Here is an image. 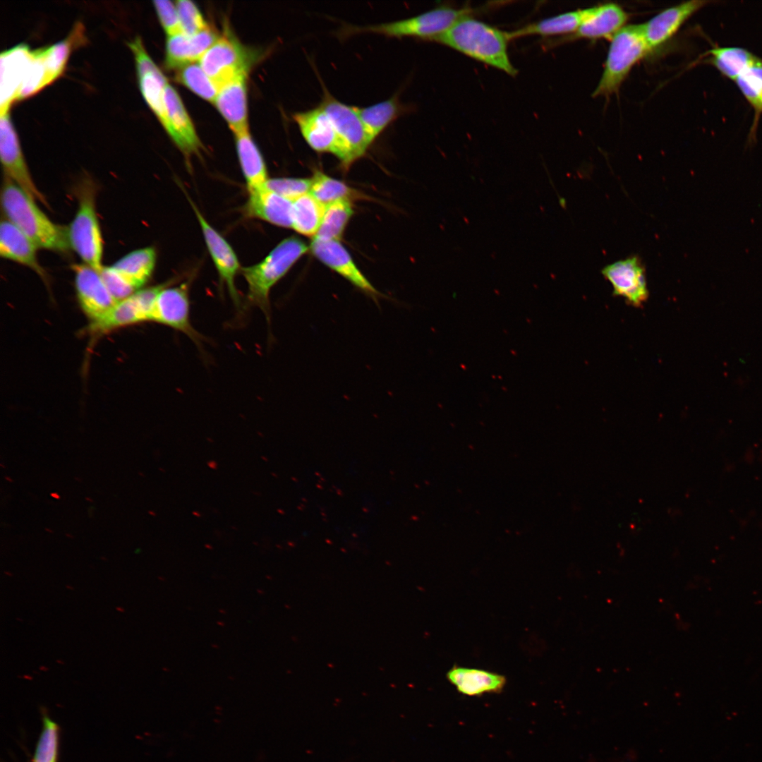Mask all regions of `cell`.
Masks as SVG:
<instances>
[{"instance_id":"obj_30","label":"cell","mask_w":762,"mask_h":762,"mask_svg":"<svg viewBox=\"0 0 762 762\" xmlns=\"http://www.w3.org/2000/svg\"><path fill=\"white\" fill-rule=\"evenodd\" d=\"M754 112L749 135V143L755 139L758 120L762 115V59L744 70L734 81Z\"/></svg>"},{"instance_id":"obj_14","label":"cell","mask_w":762,"mask_h":762,"mask_svg":"<svg viewBox=\"0 0 762 762\" xmlns=\"http://www.w3.org/2000/svg\"><path fill=\"white\" fill-rule=\"evenodd\" d=\"M79 306L91 322L109 310L117 301L109 293L100 273L84 263L71 265Z\"/></svg>"},{"instance_id":"obj_8","label":"cell","mask_w":762,"mask_h":762,"mask_svg":"<svg viewBox=\"0 0 762 762\" xmlns=\"http://www.w3.org/2000/svg\"><path fill=\"white\" fill-rule=\"evenodd\" d=\"M253 51L230 35H223L201 56L198 63L219 90L240 75H247L255 60Z\"/></svg>"},{"instance_id":"obj_31","label":"cell","mask_w":762,"mask_h":762,"mask_svg":"<svg viewBox=\"0 0 762 762\" xmlns=\"http://www.w3.org/2000/svg\"><path fill=\"white\" fill-rule=\"evenodd\" d=\"M83 31V25L77 23L66 38L50 47L42 48L49 85L64 71L73 47L84 42Z\"/></svg>"},{"instance_id":"obj_26","label":"cell","mask_w":762,"mask_h":762,"mask_svg":"<svg viewBox=\"0 0 762 762\" xmlns=\"http://www.w3.org/2000/svg\"><path fill=\"white\" fill-rule=\"evenodd\" d=\"M236 152L248 193L260 189L268 180L263 157L249 131L235 134Z\"/></svg>"},{"instance_id":"obj_19","label":"cell","mask_w":762,"mask_h":762,"mask_svg":"<svg viewBox=\"0 0 762 762\" xmlns=\"http://www.w3.org/2000/svg\"><path fill=\"white\" fill-rule=\"evenodd\" d=\"M164 100L171 127L169 136L188 159L199 152L200 140L179 95L169 84L164 87Z\"/></svg>"},{"instance_id":"obj_12","label":"cell","mask_w":762,"mask_h":762,"mask_svg":"<svg viewBox=\"0 0 762 762\" xmlns=\"http://www.w3.org/2000/svg\"><path fill=\"white\" fill-rule=\"evenodd\" d=\"M601 273L612 286L613 294L627 304L639 308L648 300L649 291L646 269L636 255L615 261L605 266Z\"/></svg>"},{"instance_id":"obj_34","label":"cell","mask_w":762,"mask_h":762,"mask_svg":"<svg viewBox=\"0 0 762 762\" xmlns=\"http://www.w3.org/2000/svg\"><path fill=\"white\" fill-rule=\"evenodd\" d=\"M138 81L145 100L169 135L171 127L164 100V90L168 84L167 78L163 73H147L138 77Z\"/></svg>"},{"instance_id":"obj_2","label":"cell","mask_w":762,"mask_h":762,"mask_svg":"<svg viewBox=\"0 0 762 762\" xmlns=\"http://www.w3.org/2000/svg\"><path fill=\"white\" fill-rule=\"evenodd\" d=\"M36 202L20 187L4 178L1 202L6 219L25 234L38 249L67 253L71 248L68 227L53 222Z\"/></svg>"},{"instance_id":"obj_21","label":"cell","mask_w":762,"mask_h":762,"mask_svg":"<svg viewBox=\"0 0 762 762\" xmlns=\"http://www.w3.org/2000/svg\"><path fill=\"white\" fill-rule=\"evenodd\" d=\"M248 193L243 207V213L248 218L258 219L280 227L292 228V200L265 186Z\"/></svg>"},{"instance_id":"obj_1","label":"cell","mask_w":762,"mask_h":762,"mask_svg":"<svg viewBox=\"0 0 762 762\" xmlns=\"http://www.w3.org/2000/svg\"><path fill=\"white\" fill-rule=\"evenodd\" d=\"M507 32L472 17L464 16L434 41L473 59L515 76L518 71L509 59Z\"/></svg>"},{"instance_id":"obj_37","label":"cell","mask_w":762,"mask_h":762,"mask_svg":"<svg viewBox=\"0 0 762 762\" xmlns=\"http://www.w3.org/2000/svg\"><path fill=\"white\" fill-rule=\"evenodd\" d=\"M60 728L46 713L31 762H58Z\"/></svg>"},{"instance_id":"obj_40","label":"cell","mask_w":762,"mask_h":762,"mask_svg":"<svg viewBox=\"0 0 762 762\" xmlns=\"http://www.w3.org/2000/svg\"><path fill=\"white\" fill-rule=\"evenodd\" d=\"M311 182V179L269 178L265 187L293 201L310 192Z\"/></svg>"},{"instance_id":"obj_5","label":"cell","mask_w":762,"mask_h":762,"mask_svg":"<svg viewBox=\"0 0 762 762\" xmlns=\"http://www.w3.org/2000/svg\"><path fill=\"white\" fill-rule=\"evenodd\" d=\"M78 207L68 228L71 248L83 263L99 272L104 265L103 239L96 210V186L90 179H85L77 187Z\"/></svg>"},{"instance_id":"obj_11","label":"cell","mask_w":762,"mask_h":762,"mask_svg":"<svg viewBox=\"0 0 762 762\" xmlns=\"http://www.w3.org/2000/svg\"><path fill=\"white\" fill-rule=\"evenodd\" d=\"M188 200L200 224L207 250L218 272L220 282L224 284L232 301L241 310L239 293L235 285V277L241 267L232 247L228 241L205 219L191 199Z\"/></svg>"},{"instance_id":"obj_24","label":"cell","mask_w":762,"mask_h":762,"mask_svg":"<svg viewBox=\"0 0 762 762\" xmlns=\"http://www.w3.org/2000/svg\"><path fill=\"white\" fill-rule=\"evenodd\" d=\"M446 676L459 693L469 696L500 693L507 682L505 677L498 673L458 665L449 670Z\"/></svg>"},{"instance_id":"obj_23","label":"cell","mask_w":762,"mask_h":762,"mask_svg":"<svg viewBox=\"0 0 762 762\" xmlns=\"http://www.w3.org/2000/svg\"><path fill=\"white\" fill-rule=\"evenodd\" d=\"M38 248L18 228L8 219H3L0 224V255L7 260L26 266L42 278L45 279L46 272L40 264L37 257Z\"/></svg>"},{"instance_id":"obj_36","label":"cell","mask_w":762,"mask_h":762,"mask_svg":"<svg viewBox=\"0 0 762 762\" xmlns=\"http://www.w3.org/2000/svg\"><path fill=\"white\" fill-rule=\"evenodd\" d=\"M311 180L309 193L325 206L339 200H350L356 196V193L344 183L321 171H316Z\"/></svg>"},{"instance_id":"obj_32","label":"cell","mask_w":762,"mask_h":762,"mask_svg":"<svg viewBox=\"0 0 762 762\" xmlns=\"http://www.w3.org/2000/svg\"><path fill=\"white\" fill-rule=\"evenodd\" d=\"M325 207L309 193L293 200L292 229L302 235L314 237L321 224Z\"/></svg>"},{"instance_id":"obj_28","label":"cell","mask_w":762,"mask_h":762,"mask_svg":"<svg viewBox=\"0 0 762 762\" xmlns=\"http://www.w3.org/2000/svg\"><path fill=\"white\" fill-rule=\"evenodd\" d=\"M701 58L713 66L723 77L733 82L760 57L739 47L713 46Z\"/></svg>"},{"instance_id":"obj_10","label":"cell","mask_w":762,"mask_h":762,"mask_svg":"<svg viewBox=\"0 0 762 762\" xmlns=\"http://www.w3.org/2000/svg\"><path fill=\"white\" fill-rule=\"evenodd\" d=\"M0 156L4 176L37 202L49 207L46 198L37 187L29 171L8 111L1 113L0 116Z\"/></svg>"},{"instance_id":"obj_27","label":"cell","mask_w":762,"mask_h":762,"mask_svg":"<svg viewBox=\"0 0 762 762\" xmlns=\"http://www.w3.org/2000/svg\"><path fill=\"white\" fill-rule=\"evenodd\" d=\"M586 13V8L558 14L528 24L514 31L507 32L508 37L509 40L528 35L544 37L562 35L565 37L577 30Z\"/></svg>"},{"instance_id":"obj_35","label":"cell","mask_w":762,"mask_h":762,"mask_svg":"<svg viewBox=\"0 0 762 762\" xmlns=\"http://www.w3.org/2000/svg\"><path fill=\"white\" fill-rule=\"evenodd\" d=\"M176 79L202 99L214 102L219 89L199 63H190L177 69Z\"/></svg>"},{"instance_id":"obj_33","label":"cell","mask_w":762,"mask_h":762,"mask_svg":"<svg viewBox=\"0 0 762 762\" xmlns=\"http://www.w3.org/2000/svg\"><path fill=\"white\" fill-rule=\"evenodd\" d=\"M353 214L350 200L341 199L327 205L313 238L321 241H339Z\"/></svg>"},{"instance_id":"obj_18","label":"cell","mask_w":762,"mask_h":762,"mask_svg":"<svg viewBox=\"0 0 762 762\" xmlns=\"http://www.w3.org/2000/svg\"><path fill=\"white\" fill-rule=\"evenodd\" d=\"M293 119L313 150L318 152L332 153L337 157V135L331 119L320 105L294 114Z\"/></svg>"},{"instance_id":"obj_15","label":"cell","mask_w":762,"mask_h":762,"mask_svg":"<svg viewBox=\"0 0 762 762\" xmlns=\"http://www.w3.org/2000/svg\"><path fill=\"white\" fill-rule=\"evenodd\" d=\"M711 1L691 0L667 8L642 24L650 52L665 45L683 24Z\"/></svg>"},{"instance_id":"obj_20","label":"cell","mask_w":762,"mask_h":762,"mask_svg":"<svg viewBox=\"0 0 762 762\" xmlns=\"http://www.w3.org/2000/svg\"><path fill=\"white\" fill-rule=\"evenodd\" d=\"M32 52L27 45L19 44L1 54L0 113L8 111L11 102L16 100Z\"/></svg>"},{"instance_id":"obj_6","label":"cell","mask_w":762,"mask_h":762,"mask_svg":"<svg viewBox=\"0 0 762 762\" xmlns=\"http://www.w3.org/2000/svg\"><path fill=\"white\" fill-rule=\"evenodd\" d=\"M650 53L642 24L625 25L610 40L603 71L593 96L617 92L632 67Z\"/></svg>"},{"instance_id":"obj_38","label":"cell","mask_w":762,"mask_h":762,"mask_svg":"<svg viewBox=\"0 0 762 762\" xmlns=\"http://www.w3.org/2000/svg\"><path fill=\"white\" fill-rule=\"evenodd\" d=\"M49 85L42 49L32 52V59L20 86L17 99L32 96Z\"/></svg>"},{"instance_id":"obj_29","label":"cell","mask_w":762,"mask_h":762,"mask_svg":"<svg viewBox=\"0 0 762 762\" xmlns=\"http://www.w3.org/2000/svg\"><path fill=\"white\" fill-rule=\"evenodd\" d=\"M156 259L155 249L146 247L127 253L111 266L138 291L152 277Z\"/></svg>"},{"instance_id":"obj_9","label":"cell","mask_w":762,"mask_h":762,"mask_svg":"<svg viewBox=\"0 0 762 762\" xmlns=\"http://www.w3.org/2000/svg\"><path fill=\"white\" fill-rule=\"evenodd\" d=\"M169 285L158 294L150 321L185 334L200 347L203 337L193 327L190 320L189 284L185 282L176 286Z\"/></svg>"},{"instance_id":"obj_4","label":"cell","mask_w":762,"mask_h":762,"mask_svg":"<svg viewBox=\"0 0 762 762\" xmlns=\"http://www.w3.org/2000/svg\"><path fill=\"white\" fill-rule=\"evenodd\" d=\"M473 11L469 7L456 8L442 6L416 16L393 22L367 25L344 23L336 35L340 40L358 34L373 33L387 37H413L431 41L449 30L460 18L471 15Z\"/></svg>"},{"instance_id":"obj_44","label":"cell","mask_w":762,"mask_h":762,"mask_svg":"<svg viewBox=\"0 0 762 762\" xmlns=\"http://www.w3.org/2000/svg\"><path fill=\"white\" fill-rule=\"evenodd\" d=\"M128 45L135 57L138 77L147 73L159 74L162 73L147 53L140 37H136L129 42Z\"/></svg>"},{"instance_id":"obj_39","label":"cell","mask_w":762,"mask_h":762,"mask_svg":"<svg viewBox=\"0 0 762 762\" xmlns=\"http://www.w3.org/2000/svg\"><path fill=\"white\" fill-rule=\"evenodd\" d=\"M165 56V65L169 69H179L198 61L191 37L184 33L168 36Z\"/></svg>"},{"instance_id":"obj_7","label":"cell","mask_w":762,"mask_h":762,"mask_svg":"<svg viewBox=\"0 0 762 762\" xmlns=\"http://www.w3.org/2000/svg\"><path fill=\"white\" fill-rule=\"evenodd\" d=\"M322 89L319 105L331 119L339 141L337 158L344 167L361 157L373 143L357 113L356 107L337 99L325 87L317 73Z\"/></svg>"},{"instance_id":"obj_3","label":"cell","mask_w":762,"mask_h":762,"mask_svg":"<svg viewBox=\"0 0 762 762\" xmlns=\"http://www.w3.org/2000/svg\"><path fill=\"white\" fill-rule=\"evenodd\" d=\"M308 250L300 238L291 236L281 241L259 263L241 267L248 284L247 304L259 308L270 321V292L295 262Z\"/></svg>"},{"instance_id":"obj_13","label":"cell","mask_w":762,"mask_h":762,"mask_svg":"<svg viewBox=\"0 0 762 762\" xmlns=\"http://www.w3.org/2000/svg\"><path fill=\"white\" fill-rule=\"evenodd\" d=\"M157 297L151 287L143 288L133 295L118 301L98 320L91 322L90 333L102 334L125 326L150 321Z\"/></svg>"},{"instance_id":"obj_41","label":"cell","mask_w":762,"mask_h":762,"mask_svg":"<svg viewBox=\"0 0 762 762\" xmlns=\"http://www.w3.org/2000/svg\"><path fill=\"white\" fill-rule=\"evenodd\" d=\"M176 5L183 33L191 36L209 27L193 1L179 0Z\"/></svg>"},{"instance_id":"obj_16","label":"cell","mask_w":762,"mask_h":762,"mask_svg":"<svg viewBox=\"0 0 762 762\" xmlns=\"http://www.w3.org/2000/svg\"><path fill=\"white\" fill-rule=\"evenodd\" d=\"M310 249L318 259L375 301L383 296L357 267L349 252L339 241L313 238Z\"/></svg>"},{"instance_id":"obj_42","label":"cell","mask_w":762,"mask_h":762,"mask_svg":"<svg viewBox=\"0 0 762 762\" xmlns=\"http://www.w3.org/2000/svg\"><path fill=\"white\" fill-rule=\"evenodd\" d=\"M99 273L109 293L117 302L128 298L138 291L111 265L104 266Z\"/></svg>"},{"instance_id":"obj_25","label":"cell","mask_w":762,"mask_h":762,"mask_svg":"<svg viewBox=\"0 0 762 762\" xmlns=\"http://www.w3.org/2000/svg\"><path fill=\"white\" fill-rule=\"evenodd\" d=\"M356 109L373 143L391 123L412 109L403 104L396 93L388 99L365 107H356Z\"/></svg>"},{"instance_id":"obj_22","label":"cell","mask_w":762,"mask_h":762,"mask_svg":"<svg viewBox=\"0 0 762 762\" xmlns=\"http://www.w3.org/2000/svg\"><path fill=\"white\" fill-rule=\"evenodd\" d=\"M214 103L234 134L248 131L247 75L222 87Z\"/></svg>"},{"instance_id":"obj_43","label":"cell","mask_w":762,"mask_h":762,"mask_svg":"<svg viewBox=\"0 0 762 762\" xmlns=\"http://www.w3.org/2000/svg\"><path fill=\"white\" fill-rule=\"evenodd\" d=\"M160 23L168 36L183 33L176 5L168 0L153 1Z\"/></svg>"},{"instance_id":"obj_17","label":"cell","mask_w":762,"mask_h":762,"mask_svg":"<svg viewBox=\"0 0 762 762\" xmlns=\"http://www.w3.org/2000/svg\"><path fill=\"white\" fill-rule=\"evenodd\" d=\"M627 13L618 4L607 3L586 8V13L577 30L560 38L557 42L586 39H610L626 25Z\"/></svg>"}]
</instances>
